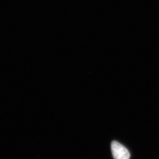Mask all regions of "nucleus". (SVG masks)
Masks as SVG:
<instances>
[{"instance_id": "nucleus-1", "label": "nucleus", "mask_w": 159, "mask_h": 159, "mask_svg": "<svg viewBox=\"0 0 159 159\" xmlns=\"http://www.w3.org/2000/svg\"><path fill=\"white\" fill-rule=\"evenodd\" d=\"M111 152L114 159H130V154L123 145L113 141L111 145Z\"/></svg>"}]
</instances>
